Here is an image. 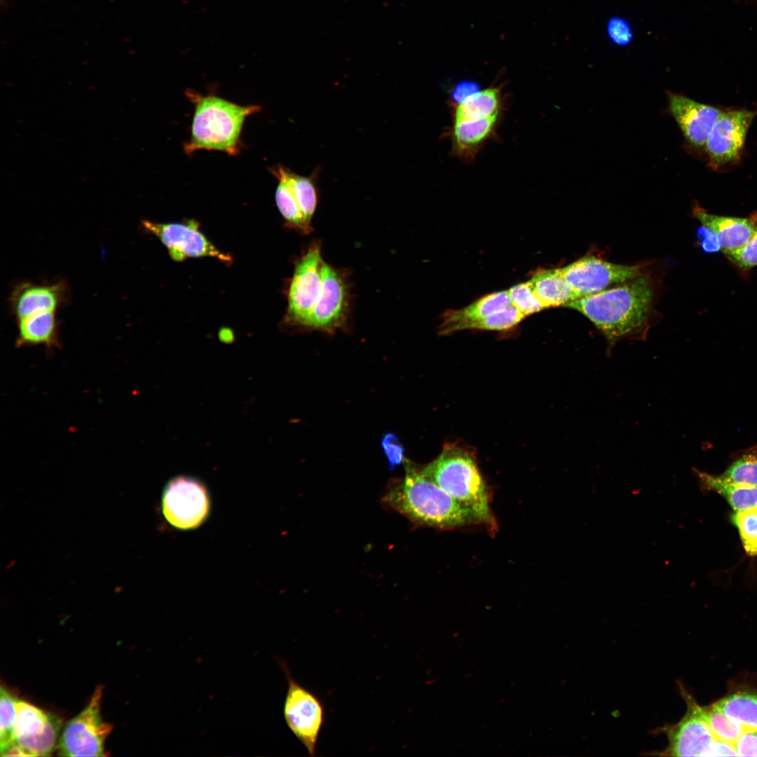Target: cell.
<instances>
[{"mask_svg":"<svg viewBox=\"0 0 757 757\" xmlns=\"http://www.w3.org/2000/svg\"><path fill=\"white\" fill-rule=\"evenodd\" d=\"M653 301V287L643 275L599 292L578 298L567 306L589 319L604 335L611 350L620 339L644 336Z\"/></svg>","mask_w":757,"mask_h":757,"instance_id":"cell-1","label":"cell"},{"mask_svg":"<svg viewBox=\"0 0 757 757\" xmlns=\"http://www.w3.org/2000/svg\"><path fill=\"white\" fill-rule=\"evenodd\" d=\"M382 503L411 521L427 526L449 529L479 524L469 510L410 464L404 478L388 487Z\"/></svg>","mask_w":757,"mask_h":757,"instance_id":"cell-2","label":"cell"},{"mask_svg":"<svg viewBox=\"0 0 757 757\" xmlns=\"http://www.w3.org/2000/svg\"><path fill=\"white\" fill-rule=\"evenodd\" d=\"M186 95L194 105L190 139L184 150L191 155L206 149L236 156L241 149V132L247 117L257 113L258 105H239L214 95H201L193 90Z\"/></svg>","mask_w":757,"mask_h":757,"instance_id":"cell-3","label":"cell"},{"mask_svg":"<svg viewBox=\"0 0 757 757\" xmlns=\"http://www.w3.org/2000/svg\"><path fill=\"white\" fill-rule=\"evenodd\" d=\"M428 477L491 531L496 524L490 507V493L475 455L456 444L444 445L440 454L422 469Z\"/></svg>","mask_w":757,"mask_h":757,"instance_id":"cell-4","label":"cell"},{"mask_svg":"<svg viewBox=\"0 0 757 757\" xmlns=\"http://www.w3.org/2000/svg\"><path fill=\"white\" fill-rule=\"evenodd\" d=\"M269 170L278 182L275 198L280 214L290 226L309 233L318 203L320 168H316L309 176H301L280 164Z\"/></svg>","mask_w":757,"mask_h":757,"instance_id":"cell-5","label":"cell"},{"mask_svg":"<svg viewBox=\"0 0 757 757\" xmlns=\"http://www.w3.org/2000/svg\"><path fill=\"white\" fill-rule=\"evenodd\" d=\"M102 693V686H98L85 709L68 721L59 738L60 756H105L104 741L112 725L103 721L100 714Z\"/></svg>","mask_w":757,"mask_h":757,"instance_id":"cell-6","label":"cell"},{"mask_svg":"<svg viewBox=\"0 0 757 757\" xmlns=\"http://www.w3.org/2000/svg\"><path fill=\"white\" fill-rule=\"evenodd\" d=\"M281 667L288 682L283 705L284 718L309 755L314 756L325 722L324 705L317 695L294 680L284 662H281Z\"/></svg>","mask_w":757,"mask_h":757,"instance_id":"cell-7","label":"cell"},{"mask_svg":"<svg viewBox=\"0 0 757 757\" xmlns=\"http://www.w3.org/2000/svg\"><path fill=\"white\" fill-rule=\"evenodd\" d=\"M321 246L313 242L295 264L287 292V320L306 327L322 287Z\"/></svg>","mask_w":757,"mask_h":757,"instance_id":"cell-8","label":"cell"},{"mask_svg":"<svg viewBox=\"0 0 757 757\" xmlns=\"http://www.w3.org/2000/svg\"><path fill=\"white\" fill-rule=\"evenodd\" d=\"M757 116V109L723 111L704 144L708 165L719 170L741 158L746 135Z\"/></svg>","mask_w":757,"mask_h":757,"instance_id":"cell-9","label":"cell"},{"mask_svg":"<svg viewBox=\"0 0 757 757\" xmlns=\"http://www.w3.org/2000/svg\"><path fill=\"white\" fill-rule=\"evenodd\" d=\"M162 507L165 519L172 526L187 530L199 526L205 521L210 500L200 481L191 477L177 476L165 487Z\"/></svg>","mask_w":757,"mask_h":757,"instance_id":"cell-10","label":"cell"},{"mask_svg":"<svg viewBox=\"0 0 757 757\" xmlns=\"http://www.w3.org/2000/svg\"><path fill=\"white\" fill-rule=\"evenodd\" d=\"M322 287L307 327L332 332L346 325L350 312V287L346 270L324 262Z\"/></svg>","mask_w":757,"mask_h":757,"instance_id":"cell-11","label":"cell"},{"mask_svg":"<svg viewBox=\"0 0 757 757\" xmlns=\"http://www.w3.org/2000/svg\"><path fill=\"white\" fill-rule=\"evenodd\" d=\"M561 271L577 299L641 275L639 266L616 264L593 256L582 257L561 268Z\"/></svg>","mask_w":757,"mask_h":757,"instance_id":"cell-12","label":"cell"},{"mask_svg":"<svg viewBox=\"0 0 757 757\" xmlns=\"http://www.w3.org/2000/svg\"><path fill=\"white\" fill-rule=\"evenodd\" d=\"M15 742L27 756H49L55 749L61 721L22 700L15 703Z\"/></svg>","mask_w":757,"mask_h":757,"instance_id":"cell-13","label":"cell"},{"mask_svg":"<svg viewBox=\"0 0 757 757\" xmlns=\"http://www.w3.org/2000/svg\"><path fill=\"white\" fill-rule=\"evenodd\" d=\"M687 703L684 716L676 723L665 724L660 730L668 740L664 749L655 755L662 756H703L715 737L701 716L698 704L681 689Z\"/></svg>","mask_w":757,"mask_h":757,"instance_id":"cell-14","label":"cell"},{"mask_svg":"<svg viewBox=\"0 0 757 757\" xmlns=\"http://www.w3.org/2000/svg\"><path fill=\"white\" fill-rule=\"evenodd\" d=\"M142 226L159 239L175 260L203 257H214L225 262L231 259L229 254L219 250L209 241L197 229L196 224H165L144 220Z\"/></svg>","mask_w":757,"mask_h":757,"instance_id":"cell-15","label":"cell"},{"mask_svg":"<svg viewBox=\"0 0 757 757\" xmlns=\"http://www.w3.org/2000/svg\"><path fill=\"white\" fill-rule=\"evenodd\" d=\"M669 111L692 146H704L709 134L723 111L684 95L668 92Z\"/></svg>","mask_w":757,"mask_h":757,"instance_id":"cell-16","label":"cell"},{"mask_svg":"<svg viewBox=\"0 0 757 757\" xmlns=\"http://www.w3.org/2000/svg\"><path fill=\"white\" fill-rule=\"evenodd\" d=\"M67 297L63 282L36 284L22 282L16 285L9 298L11 308L17 320L43 311H55Z\"/></svg>","mask_w":757,"mask_h":757,"instance_id":"cell-17","label":"cell"},{"mask_svg":"<svg viewBox=\"0 0 757 757\" xmlns=\"http://www.w3.org/2000/svg\"><path fill=\"white\" fill-rule=\"evenodd\" d=\"M693 213L703 226L718 236L724 253L743 246L757 229V217L753 215L748 218L716 215L698 205H695Z\"/></svg>","mask_w":757,"mask_h":757,"instance_id":"cell-18","label":"cell"},{"mask_svg":"<svg viewBox=\"0 0 757 757\" xmlns=\"http://www.w3.org/2000/svg\"><path fill=\"white\" fill-rule=\"evenodd\" d=\"M500 115L453 123L451 135L453 155L467 163L475 161L482 146L496 134Z\"/></svg>","mask_w":757,"mask_h":757,"instance_id":"cell-19","label":"cell"},{"mask_svg":"<svg viewBox=\"0 0 757 757\" xmlns=\"http://www.w3.org/2000/svg\"><path fill=\"white\" fill-rule=\"evenodd\" d=\"M510 305L512 304L508 292L500 291L486 294L464 308L448 310L443 315L439 334L446 336L465 330L470 324L481 320Z\"/></svg>","mask_w":757,"mask_h":757,"instance_id":"cell-20","label":"cell"},{"mask_svg":"<svg viewBox=\"0 0 757 757\" xmlns=\"http://www.w3.org/2000/svg\"><path fill=\"white\" fill-rule=\"evenodd\" d=\"M59 322L55 311H43L18 320L16 346H44L52 350L60 346Z\"/></svg>","mask_w":757,"mask_h":757,"instance_id":"cell-21","label":"cell"},{"mask_svg":"<svg viewBox=\"0 0 757 757\" xmlns=\"http://www.w3.org/2000/svg\"><path fill=\"white\" fill-rule=\"evenodd\" d=\"M502 85L491 86L452 107L453 123L501 114L503 107Z\"/></svg>","mask_w":757,"mask_h":757,"instance_id":"cell-22","label":"cell"},{"mask_svg":"<svg viewBox=\"0 0 757 757\" xmlns=\"http://www.w3.org/2000/svg\"><path fill=\"white\" fill-rule=\"evenodd\" d=\"M545 309L566 306L577 296L564 278L561 268L538 269L529 280Z\"/></svg>","mask_w":757,"mask_h":757,"instance_id":"cell-23","label":"cell"},{"mask_svg":"<svg viewBox=\"0 0 757 757\" xmlns=\"http://www.w3.org/2000/svg\"><path fill=\"white\" fill-rule=\"evenodd\" d=\"M695 474L702 488L721 495L735 512L757 506V486L732 483L720 475L699 470Z\"/></svg>","mask_w":757,"mask_h":757,"instance_id":"cell-24","label":"cell"},{"mask_svg":"<svg viewBox=\"0 0 757 757\" xmlns=\"http://www.w3.org/2000/svg\"><path fill=\"white\" fill-rule=\"evenodd\" d=\"M714 706L745 728L757 730V692L737 691L723 697Z\"/></svg>","mask_w":757,"mask_h":757,"instance_id":"cell-25","label":"cell"},{"mask_svg":"<svg viewBox=\"0 0 757 757\" xmlns=\"http://www.w3.org/2000/svg\"><path fill=\"white\" fill-rule=\"evenodd\" d=\"M698 709L714 736L717 739L734 744L746 729L742 724L728 716L714 704L709 707L698 705Z\"/></svg>","mask_w":757,"mask_h":757,"instance_id":"cell-26","label":"cell"},{"mask_svg":"<svg viewBox=\"0 0 757 757\" xmlns=\"http://www.w3.org/2000/svg\"><path fill=\"white\" fill-rule=\"evenodd\" d=\"M720 476L732 483L757 486V450L742 455Z\"/></svg>","mask_w":757,"mask_h":757,"instance_id":"cell-27","label":"cell"},{"mask_svg":"<svg viewBox=\"0 0 757 757\" xmlns=\"http://www.w3.org/2000/svg\"><path fill=\"white\" fill-rule=\"evenodd\" d=\"M731 521L737 528L742 546L747 554L757 555V506L736 511Z\"/></svg>","mask_w":757,"mask_h":757,"instance_id":"cell-28","label":"cell"},{"mask_svg":"<svg viewBox=\"0 0 757 757\" xmlns=\"http://www.w3.org/2000/svg\"><path fill=\"white\" fill-rule=\"evenodd\" d=\"M17 699L6 689L1 688L0 751L1 754L15 744L14 725Z\"/></svg>","mask_w":757,"mask_h":757,"instance_id":"cell-29","label":"cell"},{"mask_svg":"<svg viewBox=\"0 0 757 757\" xmlns=\"http://www.w3.org/2000/svg\"><path fill=\"white\" fill-rule=\"evenodd\" d=\"M526 317L514 306H508L485 318L470 324L467 329L507 331L516 327Z\"/></svg>","mask_w":757,"mask_h":757,"instance_id":"cell-30","label":"cell"},{"mask_svg":"<svg viewBox=\"0 0 757 757\" xmlns=\"http://www.w3.org/2000/svg\"><path fill=\"white\" fill-rule=\"evenodd\" d=\"M507 292L512 305L525 317L545 309L530 280L514 285Z\"/></svg>","mask_w":757,"mask_h":757,"instance_id":"cell-31","label":"cell"},{"mask_svg":"<svg viewBox=\"0 0 757 757\" xmlns=\"http://www.w3.org/2000/svg\"><path fill=\"white\" fill-rule=\"evenodd\" d=\"M728 259L742 269L757 266V229L752 237L741 247L725 252Z\"/></svg>","mask_w":757,"mask_h":757,"instance_id":"cell-32","label":"cell"},{"mask_svg":"<svg viewBox=\"0 0 757 757\" xmlns=\"http://www.w3.org/2000/svg\"><path fill=\"white\" fill-rule=\"evenodd\" d=\"M608 37L614 45L628 46L633 40L634 33L629 22L623 17L613 16L606 26Z\"/></svg>","mask_w":757,"mask_h":757,"instance_id":"cell-33","label":"cell"},{"mask_svg":"<svg viewBox=\"0 0 757 757\" xmlns=\"http://www.w3.org/2000/svg\"><path fill=\"white\" fill-rule=\"evenodd\" d=\"M381 446L387 457L390 470L395 469L404 461V448L394 433L385 435L381 439Z\"/></svg>","mask_w":757,"mask_h":757,"instance_id":"cell-34","label":"cell"},{"mask_svg":"<svg viewBox=\"0 0 757 757\" xmlns=\"http://www.w3.org/2000/svg\"><path fill=\"white\" fill-rule=\"evenodd\" d=\"M740 756H757V730L746 728L734 743Z\"/></svg>","mask_w":757,"mask_h":757,"instance_id":"cell-35","label":"cell"},{"mask_svg":"<svg viewBox=\"0 0 757 757\" xmlns=\"http://www.w3.org/2000/svg\"><path fill=\"white\" fill-rule=\"evenodd\" d=\"M480 90L479 84L472 81H461L454 85L450 96V104H458Z\"/></svg>","mask_w":757,"mask_h":757,"instance_id":"cell-36","label":"cell"},{"mask_svg":"<svg viewBox=\"0 0 757 757\" xmlns=\"http://www.w3.org/2000/svg\"><path fill=\"white\" fill-rule=\"evenodd\" d=\"M697 237L705 252L712 253L721 250V243L718 236L710 229L702 225L697 230Z\"/></svg>","mask_w":757,"mask_h":757,"instance_id":"cell-37","label":"cell"},{"mask_svg":"<svg viewBox=\"0 0 757 757\" xmlns=\"http://www.w3.org/2000/svg\"><path fill=\"white\" fill-rule=\"evenodd\" d=\"M738 756L733 744L714 738L703 756Z\"/></svg>","mask_w":757,"mask_h":757,"instance_id":"cell-38","label":"cell"}]
</instances>
